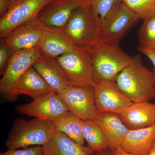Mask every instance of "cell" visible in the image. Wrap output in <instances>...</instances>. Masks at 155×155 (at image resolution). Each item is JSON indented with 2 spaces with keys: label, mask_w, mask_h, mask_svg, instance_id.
<instances>
[{
  "label": "cell",
  "mask_w": 155,
  "mask_h": 155,
  "mask_svg": "<svg viewBox=\"0 0 155 155\" xmlns=\"http://www.w3.org/2000/svg\"><path fill=\"white\" fill-rule=\"evenodd\" d=\"M141 58L140 54L132 57L130 64L116 80L119 89L134 103L155 99V71L145 67Z\"/></svg>",
  "instance_id": "obj_1"
},
{
  "label": "cell",
  "mask_w": 155,
  "mask_h": 155,
  "mask_svg": "<svg viewBox=\"0 0 155 155\" xmlns=\"http://www.w3.org/2000/svg\"><path fill=\"white\" fill-rule=\"evenodd\" d=\"M56 130L52 122L34 118L29 120H14L5 146L8 150L43 146L48 142Z\"/></svg>",
  "instance_id": "obj_2"
},
{
  "label": "cell",
  "mask_w": 155,
  "mask_h": 155,
  "mask_svg": "<svg viewBox=\"0 0 155 155\" xmlns=\"http://www.w3.org/2000/svg\"><path fill=\"white\" fill-rule=\"evenodd\" d=\"M85 49L92 60L96 81H116L119 73L132 61V57L123 51L119 45L107 44L101 41Z\"/></svg>",
  "instance_id": "obj_3"
},
{
  "label": "cell",
  "mask_w": 155,
  "mask_h": 155,
  "mask_svg": "<svg viewBox=\"0 0 155 155\" xmlns=\"http://www.w3.org/2000/svg\"><path fill=\"white\" fill-rule=\"evenodd\" d=\"M63 28L79 47L88 48L101 41L99 25L91 5L77 9Z\"/></svg>",
  "instance_id": "obj_4"
},
{
  "label": "cell",
  "mask_w": 155,
  "mask_h": 155,
  "mask_svg": "<svg viewBox=\"0 0 155 155\" xmlns=\"http://www.w3.org/2000/svg\"><path fill=\"white\" fill-rule=\"evenodd\" d=\"M57 59L71 85L93 86L96 81L93 64L89 53L85 49L78 47Z\"/></svg>",
  "instance_id": "obj_5"
},
{
  "label": "cell",
  "mask_w": 155,
  "mask_h": 155,
  "mask_svg": "<svg viewBox=\"0 0 155 155\" xmlns=\"http://www.w3.org/2000/svg\"><path fill=\"white\" fill-rule=\"evenodd\" d=\"M41 54L39 47L14 52L0 80V91L6 101L17 100L14 91L17 82L26 70L32 66Z\"/></svg>",
  "instance_id": "obj_6"
},
{
  "label": "cell",
  "mask_w": 155,
  "mask_h": 155,
  "mask_svg": "<svg viewBox=\"0 0 155 155\" xmlns=\"http://www.w3.org/2000/svg\"><path fill=\"white\" fill-rule=\"evenodd\" d=\"M54 0H14L0 19V38L4 39L19 25L37 19L45 7Z\"/></svg>",
  "instance_id": "obj_7"
},
{
  "label": "cell",
  "mask_w": 155,
  "mask_h": 155,
  "mask_svg": "<svg viewBox=\"0 0 155 155\" xmlns=\"http://www.w3.org/2000/svg\"><path fill=\"white\" fill-rule=\"evenodd\" d=\"M58 94L70 113L83 121L94 120L97 109L93 87L71 85Z\"/></svg>",
  "instance_id": "obj_8"
},
{
  "label": "cell",
  "mask_w": 155,
  "mask_h": 155,
  "mask_svg": "<svg viewBox=\"0 0 155 155\" xmlns=\"http://www.w3.org/2000/svg\"><path fill=\"white\" fill-rule=\"evenodd\" d=\"M93 87L97 113L119 114L133 104L119 89L115 81H96Z\"/></svg>",
  "instance_id": "obj_9"
},
{
  "label": "cell",
  "mask_w": 155,
  "mask_h": 155,
  "mask_svg": "<svg viewBox=\"0 0 155 155\" xmlns=\"http://www.w3.org/2000/svg\"><path fill=\"white\" fill-rule=\"evenodd\" d=\"M15 110L21 115L51 122L69 112L66 104L55 92L28 104L16 106Z\"/></svg>",
  "instance_id": "obj_10"
},
{
  "label": "cell",
  "mask_w": 155,
  "mask_h": 155,
  "mask_svg": "<svg viewBox=\"0 0 155 155\" xmlns=\"http://www.w3.org/2000/svg\"><path fill=\"white\" fill-rule=\"evenodd\" d=\"M139 19L122 4L100 25L101 41L107 44L119 45L124 34Z\"/></svg>",
  "instance_id": "obj_11"
},
{
  "label": "cell",
  "mask_w": 155,
  "mask_h": 155,
  "mask_svg": "<svg viewBox=\"0 0 155 155\" xmlns=\"http://www.w3.org/2000/svg\"><path fill=\"white\" fill-rule=\"evenodd\" d=\"M92 0H54L37 19L46 26L64 27L77 9L91 5Z\"/></svg>",
  "instance_id": "obj_12"
},
{
  "label": "cell",
  "mask_w": 155,
  "mask_h": 155,
  "mask_svg": "<svg viewBox=\"0 0 155 155\" xmlns=\"http://www.w3.org/2000/svg\"><path fill=\"white\" fill-rule=\"evenodd\" d=\"M45 25L38 19L19 25L4 39L1 40L13 51L39 47Z\"/></svg>",
  "instance_id": "obj_13"
},
{
  "label": "cell",
  "mask_w": 155,
  "mask_h": 155,
  "mask_svg": "<svg viewBox=\"0 0 155 155\" xmlns=\"http://www.w3.org/2000/svg\"><path fill=\"white\" fill-rule=\"evenodd\" d=\"M32 67L57 93L71 85L57 58L41 51Z\"/></svg>",
  "instance_id": "obj_14"
},
{
  "label": "cell",
  "mask_w": 155,
  "mask_h": 155,
  "mask_svg": "<svg viewBox=\"0 0 155 155\" xmlns=\"http://www.w3.org/2000/svg\"><path fill=\"white\" fill-rule=\"evenodd\" d=\"M78 47L63 27L46 26L39 48L48 56L57 58L65 53L72 52Z\"/></svg>",
  "instance_id": "obj_15"
},
{
  "label": "cell",
  "mask_w": 155,
  "mask_h": 155,
  "mask_svg": "<svg viewBox=\"0 0 155 155\" xmlns=\"http://www.w3.org/2000/svg\"><path fill=\"white\" fill-rule=\"evenodd\" d=\"M94 120L104 134L111 150L122 146L129 129L118 114L97 113Z\"/></svg>",
  "instance_id": "obj_16"
},
{
  "label": "cell",
  "mask_w": 155,
  "mask_h": 155,
  "mask_svg": "<svg viewBox=\"0 0 155 155\" xmlns=\"http://www.w3.org/2000/svg\"><path fill=\"white\" fill-rule=\"evenodd\" d=\"M118 114L129 130L146 128L155 124V104L133 103Z\"/></svg>",
  "instance_id": "obj_17"
},
{
  "label": "cell",
  "mask_w": 155,
  "mask_h": 155,
  "mask_svg": "<svg viewBox=\"0 0 155 155\" xmlns=\"http://www.w3.org/2000/svg\"><path fill=\"white\" fill-rule=\"evenodd\" d=\"M52 92L54 91L31 66L18 81L14 91V95L17 99L19 95L23 94L35 100L46 96Z\"/></svg>",
  "instance_id": "obj_18"
},
{
  "label": "cell",
  "mask_w": 155,
  "mask_h": 155,
  "mask_svg": "<svg viewBox=\"0 0 155 155\" xmlns=\"http://www.w3.org/2000/svg\"><path fill=\"white\" fill-rule=\"evenodd\" d=\"M42 147L44 155H94L95 153L88 147L77 143L58 130Z\"/></svg>",
  "instance_id": "obj_19"
},
{
  "label": "cell",
  "mask_w": 155,
  "mask_h": 155,
  "mask_svg": "<svg viewBox=\"0 0 155 155\" xmlns=\"http://www.w3.org/2000/svg\"><path fill=\"white\" fill-rule=\"evenodd\" d=\"M155 140V124L150 127L129 130L121 147L137 155H147Z\"/></svg>",
  "instance_id": "obj_20"
},
{
  "label": "cell",
  "mask_w": 155,
  "mask_h": 155,
  "mask_svg": "<svg viewBox=\"0 0 155 155\" xmlns=\"http://www.w3.org/2000/svg\"><path fill=\"white\" fill-rule=\"evenodd\" d=\"M83 121L69 111L53 120L52 123L56 130L65 134L77 143L84 145Z\"/></svg>",
  "instance_id": "obj_21"
},
{
  "label": "cell",
  "mask_w": 155,
  "mask_h": 155,
  "mask_svg": "<svg viewBox=\"0 0 155 155\" xmlns=\"http://www.w3.org/2000/svg\"><path fill=\"white\" fill-rule=\"evenodd\" d=\"M83 134L88 147L95 153L109 148V142L106 136L94 120L83 121Z\"/></svg>",
  "instance_id": "obj_22"
},
{
  "label": "cell",
  "mask_w": 155,
  "mask_h": 155,
  "mask_svg": "<svg viewBox=\"0 0 155 155\" xmlns=\"http://www.w3.org/2000/svg\"><path fill=\"white\" fill-rule=\"evenodd\" d=\"M122 4L123 0H92V7L99 26Z\"/></svg>",
  "instance_id": "obj_23"
},
{
  "label": "cell",
  "mask_w": 155,
  "mask_h": 155,
  "mask_svg": "<svg viewBox=\"0 0 155 155\" xmlns=\"http://www.w3.org/2000/svg\"><path fill=\"white\" fill-rule=\"evenodd\" d=\"M137 35L139 42L137 48L155 49V14L143 20Z\"/></svg>",
  "instance_id": "obj_24"
},
{
  "label": "cell",
  "mask_w": 155,
  "mask_h": 155,
  "mask_svg": "<svg viewBox=\"0 0 155 155\" xmlns=\"http://www.w3.org/2000/svg\"><path fill=\"white\" fill-rule=\"evenodd\" d=\"M123 4L143 20L155 14V0H123Z\"/></svg>",
  "instance_id": "obj_25"
},
{
  "label": "cell",
  "mask_w": 155,
  "mask_h": 155,
  "mask_svg": "<svg viewBox=\"0 0 155 155\" xmlns=\"http://www.w3.org/2000/svg\"><path fill=\"white\" fill-rule=\"evenodd\" d=\"M14 52L8 45L1 40L0 45V72L2 75Z\"/></svg>",
  "instance_id": "obj_26"
},
{
  "label": "cell",
  "mask_w": 155,
  "mask_h": 155,
  "mask_svg": "<svg viewBox=\"0 0 155 155\" xmlns=\"http://www.w3.org/2000/svg\"><path fill=\"white\" fill-rule=\"evenodd\" d=\"M0 155H44L42 146L25 148L22 149L8 150Z\"/></svg>",
  "instance_id": "obj_27"
},
{
  "label": "cell",
  "mask_w": 155,
  "mask_h": 155,
  "mask_svg": "<svg viewBox=\"0 0 155 155\" xmlns=\"http://www.w3.org/2000/svg\"><path fill=\"white\" fill-rule=\"evenodd\" d=\"M14 0H0V16L2 17L11 8Z\"/></svg>",
  "instance_id": "obj_28"
},
{
  "label": "cell",
  "mask_w": 155,
  "mask_h": 155,
  "mask_svg": "<svg viewBox=\"0 0 155 155\" xmlns=\"http://www.w3.org/2000/svg\"><path fill=\"white\" fill-rule=\"evenodd\" d=\"M137 49L140 52L144 54L149 58L153 65L155 71V49L152 48H137Z\"/></svg>",
  "instance_id": "obj_29"
},
{
  "label": "cell",
  "mask_w": 155,
  "mask_h": 155,
  "mask_svg": "<svg viewBox=\"0 0 155 155\" xmlns=\"http://www.w3.org/2000/svg\"><path fill=\"white\" fill-rule=\"evenodd\" d=\"M110 153L111 155H137L126 151L123 150L121 147L116 149V150H112Z\"/></svg>",
  "instance_id": "obj_30"
},
{
  "label": "cell",
  "mask_w": 155,
  "mask_h": 155,
  "mask_svg": "<svg viewBox=\"0 0 155 155\" xmlns=\"http://www.w3.org/2000/svg\"><path fill=\"white\" fill-rule=\"evenodd\" d=\"M94 155H111L110 153L109 152L107 151L104 150L99 152H96Z\"/></svg>",
  "instance_id": "obj_31"
},
{
  "label": "cell",
  "mask_w": 155,
  "mask_h": 155,
  "mask_svg": "<svg viewBox=\"0 0 155 155\" xmlns=\"http://www.w3.org/2000/svg\"><path fill=\"white\" fill-rule=\"evenodd\" d=\"M147 155H155V140L153 143L152 147L150 152Z\"/></svg>",
  "instance_id": "obj_32"
}]
</instances>
